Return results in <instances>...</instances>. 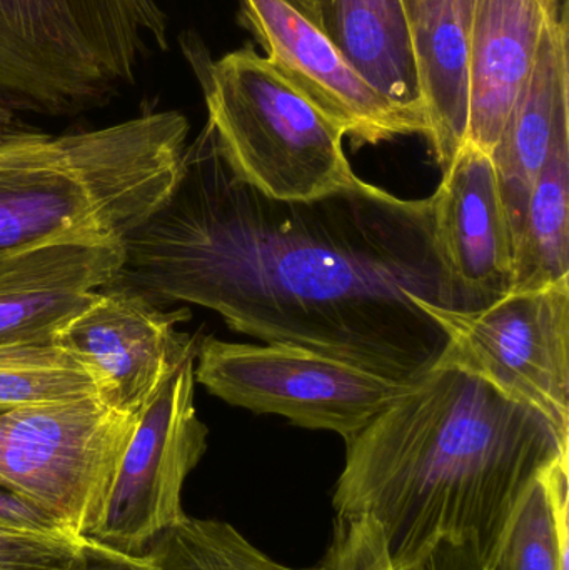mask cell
Here are the masks:
<instances>
[{
  "instance_id": "52a82bcc",
  "label": "cell",
  "mask_w": 569,
  "mask_h": 570,
  "mask_svg": "<svg viewBox=\"0 0 569 570\" xmlns=\"http://www.w3.org/2000/svg\"><path fill=\"white\" fill-rule=\"evenodd\" d=\"M196 361V381L227 404L334 432L344 442L411 385L290 345L206 337L197 344Z\"/></svg>"
},
{
  "instance_id": "e0dca14e",
  "label": "cell",
  "mask_w": 569,
  "mask_h": 570,
  "mask_svg": "<svg viewBox=\"0 0 569 570\" xmlns=\"http://www.w3.org/2000/svg\"><path fill=\"white\" fill-rule=\"evenodd\" d=\"M316 27L384 99L426 120L401 0H316Z\"/></svg>"
},
{
  "instance_id": "5bb4252c",
  "label": "cell",
  "mask_w": 569,
  "mask_h": 570,
  "mask_svg": "<svg viewBox=\"0 0 569 570\" xmlns=\"http://www.w3.org/2000/svg\"><path fill=\"white\" fill-rule=\"evenodd\" d=\"M565 134H569L568 0L548 23L533 67L490 154L514 246L538 174Z\"/></svg>"
},
{
  "instance_id": "484cf974",
  "label": "cell",
  "mask_w": 569,
  "mask_h": 570,
  "mask_svg": "<svg viewBox=\"0 0 569 570\" xmlns=\"http://www.w3.org/2000/svg\"><path fill=\"white\" fill-rule=\"evenodd\" d=\"M414 570H480L468 556L460 552L441 549L433 558L428 559L423 566Z\"/></svg>"
},
{
  "instance_id": "603a6c76",
  "label": "cell",
  "mask_w": 569,
  "mask_h": 570,
  "mask_svg": "<svg viewBox=\"0 0 569 570\" xmlns=\"http://www.w3.org/2000/svg\"><path fill=\"white\" fill-rule=\"evenodd\" d=\"M327 570H394L381 529L371 519H336Z\"/></svg>"
},
{
  "instance_id": "4fadbf2b",
  "label": "cell",
  "mask_w": 569,
  "mask_h": 570,
  "mask_svg": "<svg viewBox=\"0 0 569 570\" xmlns=\"http://www.w3.org/2000/svg\"><path fill=\"white\" fill-rule=\"evenodd\" d=\"M122 243L77 240L0 259V345L53 341L73 314L112 283Z\"/></svg>"
},
{
  "instance_id": "d4e9b609",
  "label": "cell",
  "mask_w": 569,
  "mask_h": 570,
  "mask_svg": "<svg viewBox=\"0 0 569 570\" xmlns=\"http://www.w3.org/2000/svg\"><path fill=\"white\" fill-rule=\"evenodd\" d=\"M84 564L79 570H156L147 556H129L97 542L84 541Z\"/></svg>"
},
{
  "instance_id": "2e32d148",
  "label": "cell",
  "mask_w": 569,
  "mask_h": 570,
  "mask_svg": "<svg viewBox=\"0 0 569 570\" xmlns=\"http://www.w3.org/2000/svg\"><path fill=\"white\" fill-rule=\"evenodd\" d=\"M401 2L423 89L426 139L444 173L467 140L474 0Z\"/></svg>"
},
{
  "instance_id": "7a4b0ae2",
  "label": "cell",
  "mask_w": 569,
  "mask_h": 570,
  "mask_svg": "<svg viewBox=\"0 0 569 570\" xmlns=\"http://www.w3.org/2000/svg\"><path fill=\"white\" fill-rule=\"evenodd\" d=\"M569 439L477 375L434 365L346 442L337 518L376 522L394 570L441 549L497 569L508 528Z\"/></svg>"
},
{
  "instance_id": "5b68a950",
  "label": "cell",
  "mask_w": 569,
  "mask_h": 570,
  "mask_svg": "<svg viewBox=\"0 0 569 570\" xmlns=\"http://www.w3.org/2000/svg\"><path fill=\"white\" fill-rule=\"evenodd\" d=\"M207 127L237 179L276 200H313L360 186L344 132L254 47L190 59Z\"/></svg>"
},
{
  "instance_id": "ba28073f",
  "label": "cell",
  "mask_w": 569,
  "mask_h": 570,
  "mask_svg": "<svg viewBox=\"0 0 569 570\" xmlns=\"http://www.w3.org/2000/svg\"><path fill=\"white\" fill-rule=\"evenodd\" d=\"M414 304L447 334L436 365L483 379L569 439V277L510 292L474 311L438 307L420 297Z\"/></svg>"
},
{
  "instance_id": "6da1fadb",
  "label": "cell",
  "mask_w": 569,
  "mask_h": 570,
  "mask_svg": "<svg viewBox=\"0 0 569 570\" xmlns=\"http://www.w3.org/2000/svg\"><path fill=\"white\" fill-rule=\"evenodd\" d=\"M109 285L189 302L263 344L306 348L414 384L448 347L414 297L480 308L444 263L434 197L361 183L276 200L234 176L209 127L187 144L164 203L122 240Z\"/></svg>"
},
{
  "instance_id": "8992f818",
  "label": "cell",
  "mask_w": 569,
  "mask_h": 570,
  "mask_svg": "<svg viewBox=\"0 0 569 570\" xmlns=\"http://www.w3.org/2000/svg\"><path fill=\"white\" fill-rule=\"evenodd\" d=\"M137 417L97 395L3 412L0 484L87 539L102 518Z\"/></svg>"
},
{
  "instance_id": "cb8c5ba5",
  "label": "cell",
  "mask_w": 569,
  "mask_h": 570,
  "mask_svg": "<svg viewBox=\"0 0 569 570\" xmlns=\"http://www.w3.org/2000/svg\"><path fill=\"white\" fill-rule=\"evenodd\" d=\"M0 525L39 534H70L46 509L3 484H0Z\"/></svg>"
},
{
  "instance_id": "ac0fdd59",
  "label": "cell",
  "mask_w": 569,
  "mask_h": 570,
  "mask_svg": "<svg viewBox=\"0 0 569 570\" xmlns=\"http://www.w3.org/2000/svg\"><path fill=\"white\" fill-rule=\"evenodd\" d=\"M569 277V134L557 140L528 200L514 246L511 292L548 287Z\"/></svg>"
},
{
  "instance_id": "9c48e42d",
  "label": "cell",
  "mask_w": 569,
  "mask_h": 570,
  "mask_svg": "<svg viewBox=\"0 0 569 570\" xmlns=\"http://www.w3.org/2000/svg\"><path fill=\"white\" fill-rule=\"evenodd\" d=\"M194 364L184 362L137 417L99 524L89 541L129 556L184 518L183 488L207 451L206 424L194 405Z\"/></svg>"
},
{
  "instance_id": "44dd1931",
  "label": "cell",
  "mask_w": 569,
  "mask_h": 570,
  "mask_svg": "<svg viewBox=\"0 0 569 570\" xmlns=\"http://www.w3.org/2000/svg\"><path fill=\"white\" fill-rule=\"evenodd\" d=\"M146 556L156 570H327L286 568L227 522L187 515L167 529Z\"/></svg>"
},
{
  "instance_id": "277c9868",
  "label": "cell",
  "mask_w": 569,
  "mask_h": 570,
  "mask_svg": "<svg viewBox=\"0 0 569 570\" xmlns=\"http://www.w3.org/2000/svg\"><path fill=\"white\" fill-rule=\"evenodd\" d=\"M159 0H0V106L70 117L107 106L169 49Z\"/></svg>"
},
{
  "instance_id": "3957f363",
  "label": "cell",
  "mask_w": 569,
  "mask_h": 570,
  "mask_svg": "<svg viewBox=\"0 0 569 570\" xmlns=\"http://www.w3.org/2000/svg\"><path fill=\"white\" fill-rule=\"evenodd\" d=\"M187 139L189 122L174 110L0 139V259L60 243H122L169 196Z\"/></svg>"
},
{
  "instance_id": "7c38bea8",
  "label": "cell",
  "mask_w": 569,
  "mask_h": 570,
  "mask_svg": "<svg viewBox=\"0 0 569 570\" xmlns=\"http://www.w3.org/2000/svg\"><path fill=\"white\" fill-rule=\"evenodd\" d=\"M434 197L444 263L478 307L510 294L514 243L490 154L464 142Z\"/></svg>"
},
{
  "instance_id": "ffe728a7",
  "label": "cell",
  "mask_w": 569,
  "mask_h": 570,
  "mask_svg": "<svg viewBox=\"0 0 569 570\" xmlns=\"http://www.w3.org/2000/svg\"><path fill=\"white\" fill-rule=\"evenodd\" d=\"M92 395L90 372L56 341L0 345V414Z\"/></svg>"
},
{
  "instance_id": "8fae6325",
  "label": "cell",
  "mask_w": 569,
  "mask_h": 570,
  "mask_svg": "<svg viewBox=\"0 0 569 570\" xmlns=\"http://www.w3.org/2000/svg\"><path fill=\"white\" fill-rule=\"evenodd\" d=\"M241 20L294 89L343 129L353 146L421 134V117L384 99L306 17L284 0H241Z\"/></svg>"
},
{
  "instance_id": "7402d4cb",
  "label": "cell",
  "mask_w": 569,
  "mask_h": 570,
  "mask_svg": "<svg viewBox=\"0 0 569 570\" xmlns=\"http://www.w3.org/2000/svg\"><path fill=\"white\" fill-rule=\"evenodd\" d=\"M84 541L0 525V570H79L86 559Z\"/></svg>"
},
{
  "instance_id": "d6986e66",
  "label": "cell",
  "mask_w": 569,
  "mask_h": 570,
  "mask_svg": "<svg viewBox=\"0 0 569 570\" xmlns=\"http://www.w3.org/2000/svg\"><path fill=\"white\" fill-rule=\"evenodd\" d=\"M568 455L558 459L521 502L494 570H569Z\"/></svg>"
},
{
  "instance_id": "9a60e30c",
  "label": "cell",
  "mask_w": 569,
  "mask_h": 570,
  "mask_svg": "<svg viewBox=\"0 0 569 570\" xmlns=\"http://www.w3.org/2000/svg\"><path fill=\"white\" fill-rule=\"evenodd\" d=\"M565 0H474L464 142L491 154Z\"/></svg>"
},
{
  "instance_id": "30bf717a",
  "label": "cell",
  "mask_w": 569,
  "mask_h": 570,
  "mask_svg": "<svg viewBox=\"0 0 569 570\" xmlns=\"http://www.w3.org/2000/svg\"><path fill=\"white\" fill-rule=\"evenodd\" d=\"M189 318L187 308L164 312L137 292L106 285L53 341L90 372L107 407L137 417L164 382L196 357L197 342L177 328Z\"/></svg>"
},
{
  "instance_id": "4316f807",
  "label": "cell",
  "mask_w": 569,
  "mask_h": 570,
  "mask_svg": "<svg viewBox=\"0 0 569 570\" xmlns=\"http://www.w3.org/2000/svg\"><path fill=\"white\" fill-rule=\"evenodd\" d=\"M316 26V0H284Z\"/></svg>"
}]
</instances>
